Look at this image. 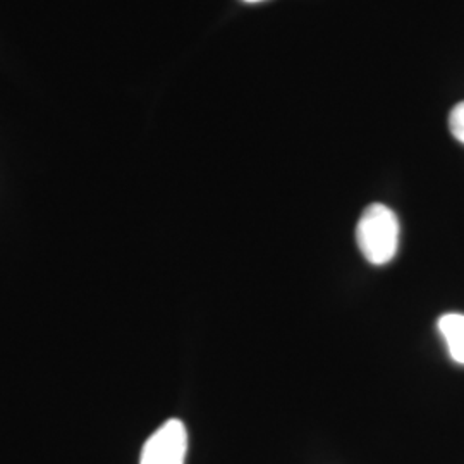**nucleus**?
<instances>
[{
    "label": "nucleus",
    "instance_id": "nucleus-2",
    "mask_svg": "<svg viewBox=\"0 0 464 464\" xmlns=\"http://www.w3.org/2000/svg\"><path fill=\"white\" fill-rule=\"evenodd\" d=\"M188 431L181 420H169L145 442L140 464H184Z\"/></svg>",
    "mask_w": 464,
    "mask_h": 464
},
{
    "label": "nucleus",
    "instance_id": "nucleus-5",
    "mask_svg": "<svg viewBox=\"0 0 464 464\" xmlns=\"http://www.w3.org/2000/svg\"><path fill=\"white\" fill-rule=\"evenodd\" d=\"M245 2H249V4H255V2H262V0H245Z\"/></svg>",
    "mask_w": 464,
    "mask_h": 464
},
{
    "label": "nucleus",
    "instance_id": "nucleus-3",
    "mask_svg": "<svg viewBox=\"0 0 464 464\" xmlns=\"http://www.w3.org/2000/svg\"><path fill=\"white\" fill-rule=\"evenodd\" d=\"M439 331L448 344L450 358L464 365V315L448 314L439 318Z\"/></svg>",
    "mask_w": 464,
    "mask_h": 464
},
{
    "label": "nucleus",
    "instance_id": "nucleus-1",
    "mask_svg": "<svg viewBox=\"0 0 464 464\" xmlns=\"http://www.w3.org/2000/svg\"><path fill=\"white\" fill-rule=\"evenodd\" d=\"M356 243L370 264H389L399 248L398 216L382 203L368 205L356 226Z\"/></svg>",
    "mask_w": 464,
    "mask_h": 464
},
{
    "label": "nucleus",
    "instance_id": "nucleus-4",
    "mask_svg": "<svg viewBox=\"0 0 464 464\" xmlns=\"http://www.w3.org/2000/svg\"><path fill=\"white\" fill-rule=\"evenodd\" d=\"M449 130L452 136L464 145V102L458 103L449 116Z\"/></svg>",
    "mask_w": 464,
    "mask_h": 464
}]
</instances>
